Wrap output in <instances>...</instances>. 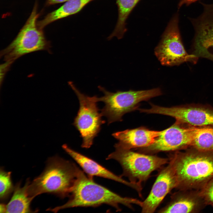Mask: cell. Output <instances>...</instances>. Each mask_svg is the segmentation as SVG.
<instances>
[{
    "instance_id": "cell-22",
    "label": "cell",
    "mask_w": 213,
    "mask_h": 213,
    "mask_svg": "<svg viewBox=\"0 0 213 213\" xmlns=\"http://www.w3.org/2000/svg\"><path fill=\"white\" fill-rule=\"evenodd\" d=\"M12 63L9 62H5L1 66V82L3 80L5 74L8 71Z\"/></svg>"
},
{
    "instance_id": "cell-11",
    "label": "cell",
    "mask_w": 213,
    "mask_h": 213,
    "mask_svg": "<svg viewBox=\"0 0 213 213\" xmlns=\"http://www.w3.org/2000/svg\"><path fill=\"white\" fill-rule=\"evenodd\" d=\"M200 2L202 13L196 18H189L195 31L193 54L213 61V4Z\"/></svg>"
},
{
    "instance_id": "cell-17",
    "label": "cell",
    "mask_w": 213,
    "mask_h": 213,
    "mask_svg": "<svg viewBox=\"0 0 213 213\" xmlns=\"http://www.w3.org/2000/svg\"><path fill=\"white\" fill-rule=\"evenodd\" d=\"M93 0H68L58 9L48 14L37 25L42 29L51 23L75 14L80 11L87 4Z\"/></svg>"
},
{
    "instance_id": "cell-10",
    "label": "cell",
    "mask_w": 213,
    "mask_h": 213,
    "mask_svg": "<svg viewBox=\"0 0 213 213\" xmlns=\"http://www.w3.org/2000/svg\"><path fill=\"white\" fill-rule=\"evenodd\" d=\"M151 107L143 109L147 114L172 117L176 121L196 127H213V107L208 105L189 104L164 107L150 103Z\"/></svg>"
},
{
    "instance_id": "cell-9",
    "label": "cell",
    "mask_w": 213,
    "mask_h": 213,
    "mask_svg": "<svg viewBox=\"0 0 213 213\" xmlns=\"http://www.w3.org/2000/svg\"><path fill=\"white\" fill-rule=\"evenodd\" d=\"M178 22V14L177 13L169 22L154 49L155 54L162 65H178L186 62H195L198 59L186 51L182 41Z\"/></svg>"
},
{
    "instance_id": "cell-2",
    "label": "cell",
    "mask_w": 213,
    "mask_h": 213,
    "mask_svg": "<svg viewBox=\"0 0 213 213\" xmlns=\"http://www.w3.org/2000/svg\"><path fill=\"white\" fill-rule=\"evenodd\" d=\"M78 167L76 178L69 196L64 204L49 211L54 212L65 209L78 207H96L103 204L120 211V204L133 209V204L141 207L142 201L135 198L124 197L94 181L93 178L85 175Z\"/></svg>"
},
{
    "instance_id": "cell-20",
    "label": "cell",
    "mask_w": 213,
    "mask_h": 213,
    "mask_svg": "<svg viewBox=\"0 0 213 213\" xmlns=\"http://www.w3.org/2000/svg\"><path fill=\"white\" fill-rule=\"evenodd\" d=\"M11 172L1 168L0 170V199H6L14 189L11 178Z\"/></svg>"
},
{
    "instance_id": "cell-5",
    "label": "cell",
    "mask_w": 213,
    "mask_h": 213,
    "mask_svg": "<svg viewBox=\"0 0 213 213\" xmlns=\"http://www.w3.org/2000/svg\"><path fill=\"white\" fill-rule=\"evenodd\" d=\"M115 150L109 155L106 160L113 159L118 162L123 170L121 177H127L131 182L141 184L146 180L151 173L168 163V158L154 154L133 151L116 144Z\"/></svg>"
},
{
    "instance_id": "cell-25",
    "label": "cell",
    "mask_w": 213,
    "mask_h": 213,
    "mask_svg": "<svg viewBox=\"0 0 213 213\" xmlns=\"http://www.w3.org/2000/svg\"><path fill=\"white\" fill-rule=\"evenodd\" d=\"M6 211V205L4 204H1L0 205V212L5 213Z\"/></svg>"
},
{
    "instance_id": "cell-4",
    "label": "cell",
    "mask_w": 213,
    "mask_h": 213,
    "mask_svg": "<svg viewBox=\"0 0 213 213\" xmlns=\"http://www.w3.org/2000/svg\"><path fill=\"white\" fill-rule=\"evenodd\" d=\"M98 88L104 95L100 97L97 96L96 100L98 102L102 101L104 104L101 113L107 118L108 125L122 121L125 114L137 110L141 102L162 94L159 88L137 91H118L115 92L109 91L100 85Z\"/></svg>"
},
{
    "instance_id": "cell-18",
    "label": "cell",
    "mask_w": 213,
    "mask_h": 213,
    "mask_svg": "<svg viewBox=\"0 0 213 213\" xmlns=\"http://www.w3.org/2000/svg\"><path fill=\"white\" fill-rule=\"evenodd\" d=\"M140 0H116L118 8V18L115 28L107 38L110 40L116 37L118 39L123 38L127 31L126 20L132 10Z\"/></svg>"
},
{
    "instance_id": "cell-7",
    "label": "cell",
    "mask_w": 213,
    "mask_h": 213,
    "mask_svg": "<svg viewBox=\"0 0 213 213\" xmlns=\"http://www.w3.org/2000/svg\"><path fill=\"white\" fill-rule=\"evenodd\" d=\"M68 84L77 96L79 108L73 125L79 131L82 139L81 146L90 148L94 138L100 131L101 125L105 122L102 119L97 103L96 96H89L82 93L72 81Z\"/></svg>"
},
{
    "instance_id": "cell-12",
    "label": "cell",
    "mask_w": 213,
    "mask_h": 213,
    "mask_svg": "<svg viewBox=\"0 0 213 213\" xmlns=\"http://www.w3.org/2000/svg\"><path fill=\"white\" fill-rule=\"evenodd\" d=\"M175 174L170 163L162 168L147 197L143 201V213L154 212L167 195L176 187Z\"/></svg>"
},
{
    "instance_id": "cell-3",
    "label": "cell",
    "mask_w": 213,
    "mask_h": 213,
    "mask_svg": "<svg viewBox=\"0 0 213 213\" xmlns=\"http://www.w3.org/2000/svg\"><path fill=\"white\" fill-rule=\"evenodd\" d=\"M78 167L73 162L58 156L50 158L43 172L28 184V196L33 199L40 194L48 193L62 198L69 196L76 178Z\"/></svg>"
},
{
    "instance_id": "cell-23",
    "label": "cell",
    "mask_w": 213,
    "mask_h": 213,
    "mask_svg": "<svg viewBox=\"0 0 213 213\" xmlns=\"http://www.w3.org/2000/svg\"><path fill=\"white\" fill-rule=\"evenodd\" d=\"M198 0H180L178 4V8H180L184 5L188 6Z\"/></svg>"
},
{
    "instance_id": "cell-19",
    "label": "cell",
    "mask_w": 213,
    "mask_h": 213,
    "mask_svg": "<svg viewBox=\"0 0 213 213\" xmlns=\"http://www.w3.org/2000/svg\"><path fill=\"white\" fill-rule=\"evenodd\" d=\"M190 147L203 151H213V127H204L192 142Z\"/></svg>"
},
{
    "instance_id": "cell-14",
    "label": "cell",
    "mask_w": 213,
    "mask_h": 213,
    "mask_svg": "<svg viewBox=\"0 0 213 213\" xmlns=\"http://www.w3.org/2000/svg\"><path fill=\"white\" fill-rule=\"evenodd\" d=\"M207 205L199 190H179L171 197L170 201L159 213H197Z\"/></svg>"
},
{
    "instance_id": "cell-6",
    "label": "cell",
    "mask_w": 213,
    "mask_h": 213,
    "mask_svg": "<svg viewBox=\"0 0 213 213\" xmlns=\"http://www.w3.org/2000/svg\"><path fill=\"white\" fill-rule=\"evenodd\" d=\"M36 5L26 24L10 44L1 52L5 62L13 63L16 59L28 53L46 50L51 52V46L45 38L42 29L37 26L39 16Z\"/></svg>"
},
{
    "instance_id": "cell-13",
    "label": "cell",
    "mask_w": 213,
    "mask_h": 213,
    "mask_svg": "<svg viewBox=\"0 0 213 213\" xmlns=\"http://www.w3.org/2000/svg\"><path fill=\"white\" fill-rule=\"evenodd\" d=\"M62 147L88 176H96L112 180L131 187L138 193L141 190V185L125 180L121 176L116 175L95 161L73 149L67 144H63Z\"/></svg>"
},
{
    "instance_id": "cell-21",
    "label": "cell",
    "mask_w": 213,
    "mask_h": 213,
    "mask_svg": "<svg viewBox=\"0 0 213 213\" xmlns=\"http://www.w3.org/2000/svg\"><path fill=\"white\" fill-rule=\"evenodd\" d=\"M200 194L207 205L213 206V178L199 190Z\"/></svg>"
},
{
    "instance_id": "cell-24",
    "label": "cell",
    "mask_w": 213,
    "mask_h": 213,
    "mask_svg": "<svg viewBox=\"0 0 213 213\" xmlns=\"http://www.w3.org/2000/svg\"><path fill=\"white\" fill-rule=\"evenodd\" d=\"M68 0H47V4L48 5H52L66 2Z\"/></svg>"
},
{
    "instance_id": "cell-1",
    "label": "cell",
    "mask_w": 213,
    "mask_h": 213,
    "mask_svg": "<svg viewBox=\"0 0 213 213\" xmlns=\"http://www.w3.org/2000/svg\"><path fill=\"white\" fill-rule=\"evenodd\" d=\"M168 158L178 190H199L213 178V151L189 147L173 151Z\"/></svg>"
},
{
    "instance_id": "cell-8",
    "label": "cell",
    "mask_w": 213,
    "mask_h": 213,
    "mask_svg": "<svg viewBox=\"0 0 213 213\" xmlns=\"http://www.w3.org/2000/svg\"><path fill=\"white\" fill-rule=\"evenodd\" d=\"M204 127H196L176 121L171 126L161 131L151 145L138 149V152L154 154L160 152L181 150L190 146L192 142Z\"/></svg>"
},
{
    "instance_id": "cell-16",
    "label": "cell",
    "mask_w": 213,
    "mask_h": 213,
    "mask_svg": "<svg viewBox=\"0 0 213 213\" xmlns=\"http://www.w3.org/2000/svg\"><path fill=\"white\" fill-rule=\"evenodd\" d=\"M29 180L27 181L24 186H21L20 183H17L14 187L13 193L9 202L6 205L5 213L33 212L30 204L33 199L29 197L27 189Z\"/></svg>"
},
{
    "instance_id": "cell-15",
    "label": "cell",
    "mask_w": 213,
    "mask_h": 213,
    "mask_svg": "<svg viewBox=\"0 0 213 213\" xmlns=\"http://www.w3.org/2000/svg\"><path fill=\"white\" fill-rule=\"evenodd\" d=\"M161 131L150 130L145 127L118 131L112 135L118 141L116 144L122 148L131 149L147 147L155 141Z\"/></svg>"
}]
</instances>
